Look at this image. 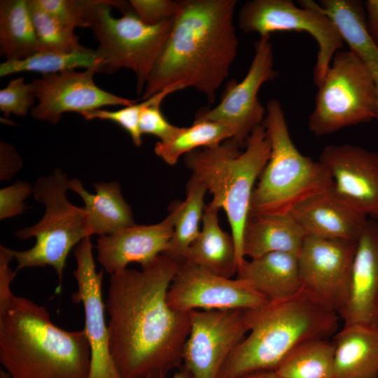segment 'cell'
<instances>
[{
  "instance_id": "cell-1",
  "label": "cell",
  "mask_w": 378,
  "mask_h": 378,
  "mask_svg": "<svg viewBox=\"0 0 378 378\" xmlns=\"http://www.w3.org/2000/svg\"><path fill=\"white\" fill-rule=\"evenodd\" d=\"M178 263L161 254L141 270L111 274L105 307L108 348L122 378H164L183 365L189 312L167 301Z\"/></svg>"
},
{
  "instance_id": "cell-2",
  "label": "cell",
  "mask_w": 378,
  "mask_h": 378,
  "mask_svg": "<svg viewBox=\"0 0 378 378\" xmlns=\"http://www.w3.org/2000/svg\"><path fill=\"white\" fill-rule=\"evenodd\" d=\"M236 0H181L171 32L148 76L142 100L172 85L202 93L209 104L227 78L239 41Z\"/></svg>"
},
{
  "instance_id": "cell-3",
  "label": "cell",
  "mask_w": 378,
  "mask_h": 378,
  "mask_svg": "<svg viewBox=\"0 0 378 378\" xmlns=\"http://www.w3.org/2000/svg\"><path fill=\"white\" fill-rule=\"evenodd\" d=\"M0 362L10 378H88L90 346L84 329L63 330L44 307L15 295L0 312Z\"/></svg>"
},
{
  "instance_id": "cell-4",
  "label": "cell",
  "mask_w": 378,
  "mask_h": 378,
  "mask_svg": "<svg viewBox=\"0 0 378 378\" xmlns=\"http://www.w3.org/2000/svg\"><path fill=\"white\" fill-rule=\"evenodd\" d=\"M248 332L223 365L217 378H239L274 370L300 344L329 339L338 329L339 315L302 288L293 297L246 310Z\"/></svg>"
},
{
  "instance_id": "cell-5",
  "label": "cell",
  "mask_w": 378,
  "mask_h": 378,
  "mask_svg": "<svg viewBox=\"0 0 378 378\" xmlns=\"http://www.w3.org/2000/svg\"><path fill=\"white\" fill-rule=\"evenodd\" d=\"M241 148L230 139L184 155L186 167L212 195L211 202L226 214L237 247L239 268L246 260L242 254V237L252 194L270 156V142L262 125L253 129L244 150Z\"/></svg>"
},
{
  "instance_id": "cell-6",
  "label": "cell",
  "mask_w": 378,
  "mask_h": 378,
  "mask_svg": "<svg viewBox=\"0 0 378 378\" xmlns=\"http://www.w3.org/2000/svg\"><path fill=\"white\" fill-rule=\"evenodd\" d=\"M265 108L262 125L270 142V156L253 192L250 214H288L330 188L332 180L319 161L295 146L280 102L270 99Z\"/></svg>"
},
{
  "instance_id": "cell-7",
  "label": "cell",
  "mask_w": 378,
  "mask_h": 378,
  "mask_svg": "<svg viewBox=\"0 0 378 378\" xmlns=\"http://www.w3.org/2000/svg\"><path fill=\"white\" fill-rule=\"evenodd\" d=\"M69 180L60 169L40 177L33 188L34 199L44 205L45 213L34 225L18 230L20 239L34 237V245L27 250H12L17 270L52 267L62 279L71 250L92 235L84 207L71 204L67 197Z\"/></svg>"
},
{
  "instance_id": "cell-8",
  "label": "cell",
  "mask_w": 378,
  "mask_h": 378,
  "mask_svg": "<svg viewBox=\"0 0 378 378\" xmlns=\"http://www.w3.org/2000/svg\"><path fill=\"white\" fill-rule=\"evenodd\" d=\"M89 27L99 45L96 52L100 71L113 74L122 68L136 76V93L143 94L148 76L172 30L173 21L149 25L130 5L114 18L113 7L120 10L123 1L89 0ZM130 3V2H129Z\"/></svg>"
},
{
  "instance_id": "cell-9",
  "label": "cell",
  "mask_w": 378,
  "mask_h": 378,
  "mask_svg": "<svg viewBox=\"0 0 378 378\" xmlns=\"http://www.w3.org/2000/svg\"><path fill=\"white\" fill-rule=\"evenodd\" d=\"M377 90L372 74L351 50L333 56L318 87L308 128L316 136L376 120Z\"/></svg>"
},
{
  "instance_id": "cell-10",
  "label": "cell",
  "mask_w": 378,
  "mask_h": 378,
  "mask_svg": "<svg viewBox=\"0 0 378 378\" xmlns=\"http://www.w3.org/2000/svg\"><path fill=\"white\" fill-rule=\"evenodd\" d=\"M300 7L290 0H252L240 8L239 27L245 33L260 36L277 31L309 34L318 45L313 81L318 88L322 83L334 55L343 47L344 41L337 27L312 0L299 1Z\"/></svg>"
},
{
  "instance_id": "cell-11",
  "label": "cell",
  "mask_w": 378,
  "mask_h": 378,
  "mask_svg": "<svg viewBox=\"0 0 378 378\" xmlns=\"http://www.w3.org/2000/svg\"><path fill=\"white\" fill-rule=\"evenodd\" d=\"M254 55L248 71L240 81L230 80L220 100L213 108L198 111L194 122L213 121L230 127L234 139L241 148L255 127L261 125L266 108L258 98L261 86L274 80L278 71L274 68L273 48L270 36H260L255 43Z\"/></svg>"
},
{
  "instance_id": "cell-12",
  "label": "cell",
  "mask_w": 378,
  "mask_h": 378,
  "mask_svg": "<svg viewBox=\"0 0 378 378\" xmlns=\"http://www.w3.org/2000/svg\"><path fill=\"white\" fill-rule=\"evenodd\" d=\"M247 309L193 310L183 351L192 378H217L227 358L248 332Z\"/></svg>"
},
{
  "instance_id": "cell-13",
  "label": "cell",
  "mask_w": 378,
  "mask_h": 378,
  "mask_svg": "<svg viewBox=\"0 0 378 378\" xmlns=\"http://www.w3.org/2000/svg\"><path fill=\"white\" fill-rule=\"evenodd\" d=\"M356 242L306 235L298 255L302 288L340 318L349 300Z\"/></svg>"
},
{
  "instance_id": "cell-14",
  "label": "cell",
  "mask_w": 378,
  "mask_h": 378,
  "mask_svg": "<svg viewBox=\"0 0 378 378\" xmlns=\"http://www.w3.org/2000/svg\"><path fill=\"white\" fill-rule=\"evenodd\" d=\"M167 301L172 309L184 312L252 309L269 302L245 280L218 276L186 262L179 265Z\"/></svg>"
},
{
  "instance_id": "cell-15",
  "label": "cell",
  "mask_w": 378,
  "mask_h": 378,
  "mask_svg": "<svg viewBox=\"0 0 378 378\" xmlns=\"http://www.w3.org/2000/svg\"><path fill=\"white\" fill-rule=\"evenodd\" d=\"M97 72L94 69L82 71L69 69L44 74L34 80L31 83L38 104L31 109V116L57 124L66 112H76L82 115L106 106H127L138 102L98 87L94 80Z\"/></svg>"
},
{
  "instance_id": "cell-16",
  "label": "cell",
  "mask_w": 378,
  "mask_h": 378,
  "mask_svg": "<svg viewBox=\"0 0 378 378\" xmlns=\"http://www.w3.org/2000/svg\"><path fill=\"white\" fill-rule=\"evenodd\" d=\"M92 247L88 237L74 250L76 267L73 274L78 289L71 296L74 302L81 303L84 308V330L91 351L88 378H122L109 351L106 307L102 298L103 271L96 270Z\"/></svg>"
},
{
  "instance_id": "cell-17",
  "label": "cell",
  "mask_w": 378,
  "mask_h": 378,
  "mask_svg": "<svg viewBox=\"0 0 378 378\" xmlns=\"http://www.w3.org/2000/svg\"><path fill=\"white\" fill-rule=\"evenodd\" d=\"M318 161L331 178L334 193L378 221V153L349 144L328 145Z\"/></svg>"
},
{
  "instance_id": "cell-18",
  "label": "cell",
  "mask_w": 378,
  "mask_h": 378,
  "mask_svg": "<svg viewBox=\"0 0 378 378\" xmlns=\"http://www.w3.org/2000/svg\"><path fill=\"white\" fill-rule=\"evenodd\" d=\"M175 204L169 215L153 225H134L97 241V260L110 275L121 272L130 263L141 268L150 265L167 248L174 232Z\"/></svg>"
},
{
  "instance_id": "cell-19",
  "label": "cell",
  "mask_w": 378,
  "mask_h": 378,
  "mask_svg": "<svg viewBox=\"0 0 378 378\" xmlns=\"http://www.w3.org/2000/svg\"><path fill=\"white\" fill-rule=\"evenodd\" d=\"M344 324L378 326V223L368 220L356 242Z\"/></svg>"
},
{
  "instance_id": "cell-20",
  "label": "cell",
  "mask_w": 378,
  "mask_h": 378,
  "mask_svg": "<svg viewBox=\"0 0 378 378\" xmlns=\"http://www.w3.org/2000/svg\"><path fill=\"white\" fill-rule=\"evenodd\" d=\"M290 214L306 235L355 241L368 220L331 188L299 204Z\"/></svg>"
},
{
  "instance_id": "cell-21",
  "label": "cell",
  "mask_w": 378,
  "mask_h": 378,
  "mask_svg": "<svg viewBox=\"0 0 378 378\" xmlns=\"http://www.w3.org/2000/svg\"><path fill=\"white\" fill-rule=\"evenodd\" d=\"M219 210L211 201L205 206L200 232L188 248L184 262L232 278L239 269L237 251L232 234L219 225Z\"/></svg>"
},
{
  "instance_id": "cell-22",
  "label": "cell",
  "mask_w": 378,
  "mask_h": 378,
  "mask_svg": "<svg viewBox=\"0 0 378 378\" xmlns=\"http://www.w3.org/2000/svg\"><path fill=\"white\" fill-rule=\"evenodd\" d=\"M237 278L246 281L269 302L286 300L302 288L298 255L288 253L273 252L245 260Z\"/></svg>"
},
{
  "instance_id": "cell-23",
  "label": "cell",
  "mask_w": 378,
  "mask_h": 378,
  "mask_svg": "<svg viewBox=\"0 0 378 378\" xmlns=\"http://www.w3.org/2000/svg\"><path fill=\"white\" fill-rule=\"evenodd\" d=\"M332 341L335 378H378V326L344 324Z\"/></svg>"
},
{
  "instance_id": "cell-24",
  "label": "cell",
  "mask_w": 378,
  "mask_h": 378,
  "mask_svg": "<svg viewBox=\"0 0 378 378\" xmlns=\"http://www.w3.org/2000/svg\"><path fill=\"white\" fill-rule=\"evenodd\" d=\"M305 237L290 214H251L243 232L242 254L250 259L273 252L298 255Z\"/></svg>"
},
{
  "instance_id": "cell-25",
  "label": "cell",
  "mask_w": 378,
  "mask_h": 378,
  "mask_svg": "<svg viewBox=\"0 0 378 378\" xmlns=\"http://www.w3.org/2000/svg\"><path fill=\"white\" fill-rule=\"evenodd\" d=\"M92 186L94 194L87 191L80 180H69V189L84 202L92 235H109L136 224L132 210L117 181L94 183Z\"/></svg>"
},
{
  "instance_id": "cell-26",
  "label": "cell",
  "mask_w": 378,
  "mask_h": 378,
  "mask_svg": "<svg viewBox=\"0 0 378 378\" xmlns=\"http://www.w3.org/2000/svg\"><path fill=\"white\" fill-rule=\"evenodd\" d=\"M318 4L332 21L349 50L372 74L378 97V46L367 29L364 3L358 0H321ZM376 120L378 122V110Z\"/></svg>"
},
{
  "instance_id": "cell-27",
  "label": "cell",
  "mask_w": 378,
  "mask_h": 378,
  "mask_svg": "<svg viewBox=\"0 0 378 378\" xmlns=\"http://www.w3.org/2000/svg\"><path fill=\"white\" fill-rule=\"evenodd\" d=\"M39 51L28 0L0 1V53L20 60Z\"/></svg>"
},
{
  "instance_id": "cell-28",
  "label": "cell",
  "mask_w": 378,
  "mask_h": 378,
  "mask_svg": "<svg viewBox=\"0 0 378 378\" xmlns=\"http://www.w3.org/2000/svg\"><path fill=\"white\" fill-rule=\"evenodd\" d=\"M207 192L203 183L193 174L186 186V197L175 204L176 216L174 232L162 255L178 263L185 260L186 251L200 232Z\"/></svg>"
},
{
  "instance_id": "cell-29",
  "label": "cell",
  "mask_w": 378,
  "mask_h": 378,
  "mask_svg": "<svg viewBox=\"0 0 378 378\" xmlns=\"http://www.w3.org/2000/svg\"><path fill=\"white\" fill-rule=\"evenodd\" d=\"M233 137L232 129L225 124L213 121L193 122L190 127H181L169 140L158 141L154 152L167 164L174 165L183 155L200 148L217 146Z\"/></svg>"
},
{
  "instance_id": "cell-30",
  "label": "cell",
  "mask_w": 378,
  "mask_h": 378,
  "mask_svg": "<svg viewBox=\"0 0 378 378\" xmlns=\"http://www.w3.org/2000/svg\"><path fill=\"white\" fill-rule=\"evenodd\" d=\"M334 362L332 341L316 339L295 348L274 371L282 378H335Z\"/></svg>"
},
{
  "instance_id": "cell-31",
  "label": "cell",
  "mask_w": 378,
  "mask_h": 378,
  "mask_svg": "<svg viewBox=\"0 0 378 378\" xmlns=\"http://www.w3.org/2000/svg\"><path fill=\"white\" fill-rule=\"evenodd\" d=\"M100 65L96 50L87 48L71 53L37 51L23 59L1 63L0 77L23 71L51 74L76 68L94 69L100 72Z\"/></svg>"
},
{
  "instance_id": "cell-32",
  "label": "cell",
  "mask_w": 378,
  "mask_h": 378,
  "mask_svg": "<svg viewBox=\"0 0 378 378\" xmlns=\"http://www.w3.org/2000/svg\"><path fill=\"white\" fill-rule=\"evenodd\" d=\"M34 22L39 51L71 53L85 48L80 44L78 36L71 28L28 0Z\"/></svg>"
},
{
  "instance_id": "cell-33",
  "label": "cell",
  "mask_w": 378,
  "mask_h": 378,
  "mask_svg": "<svg viewBox=\"0 0 378 378\" xmlns=\"http://www.w3.org/2000/svg\"><path fill=\"white\" fill-rule=\"evenodd\" d=\"M181 90L183 88L180 85H172L148 99H143L141 102H136L117 111L99 108L85 113L82 116L88 120L99 119L110 120L118 124L129 134L133 144L136 146H140L142 145L143 140L139 122L142 111L151 103L160 99H164L169 94Z\"/></svg>"
},
{
  "instance_id": "cell-34",
  "label": "cell",
  "mask_w": 378,
  "mask_h": 378,
  "mask_svg": "<svg viewBox=\"0 0 378 378\" xmlns=\"http://www.w3.org/2000/svg\"><path fill=\"white\" fill-rule=\"evenodd\" d=\"M36 98L31 83H25L22 77L11 79L0 90V111L6 118L11 113L20 117L26 116L34 106Z\"/></svg>"
},
{
  "instance_id": "cell-35",
  "label": "cell",
  "mask_w": 378,
  "mask_h": 378,
  "mask_svg": "<svg viewBox=\"0 0 378 378\" xmlns=\"http://www.w3.org/2000/svg\"><path fill=\"white\" fill-rule=\"evenodd\" d=\"M88 1L34 0L41 9L73 29L89 27Z\"/></svg>"
},
{
  "instance_id": "cell-36",
  "label": "cell",
  "mask_w": 378,
  "mask_h": 378,
  "mask_svg": "<svg viewBox=\"0 0 378 378\" xmlns=\"http://www.w3.org/2000/svg\"><path fill=\"white\" fill-rule=\"evenodd\" d=\"M129 2L139 19L149 25L173 21L180 7V1L130 0Z\"/></svg>"
},
{
  "instance_id": "cell-37",
  "label": "cell",
  "mask_w": 378,
  "mask_h": 378,
  "mask_svg": "<svg viewBox=\"0 0 378 378\" xmlns=\"http://www.w3.org/2000/svg\"><path fill=\"white\" fill-rule=\"evenodd\" d=\"M164 99H158L148 105L141 112L139 118V130L141 134L153 135L165 141L173 137L181 127L170 123L161 110Z\"/></svg>"
},
{
  "instance_id": "cell-38",
  "label": "cell",
  "mask_w": 378,
  "mask_h": 378,
  "mask_svg": "<svg viewBox=\"0 0 378 378\" xmlns=\"http://www.w3.org/2000/svg\"><path fill=\"white\" fill-rule=\"evenodd\" d=\"M33 188L29 183L18 181L0 190V219L13 218L26 209L24 200L31 193Z\"/></svg>"
},
{
  "instance_id": "cell-39",
  "label": "cell",
  "mask_w": 378,
  "mask_h": 378,
  "mask_svg": "<svg viewBox=\"0 0 378 378\" xmlns=\"http://www.w3.org/2000/svg\"><path fill=\"white\" fill-rule=\"evenodd\" d=\"M14 259L12 249L3 245L0 246V312L10 304L15 295L10 289L16 271L10 267V261Z\"/></svg>"
},
{
  "instance_id": "cell-40",
  "label": "cell",
  "mask_w": 378,
  "mask_h": 378,
  "mask_svg": "<svg viewBox=\"0 0 378 378\" xmlns=\"http://www.w3.org/2000/svg\"><path fill=\"white\" fill-rule=\"evenodd\" d=\"M22 167V160L13 146L0 143V178L10 179Z\"/></svg>"
},
{
  "instance_id": "cell-41",
  "label": "cell",
  "mask_w": 378,
  "mask_h": 378,
  "mask_svg": "<svg viewBox=\"0 0 378 378\" xmlns=\"http://www.w3.org/2000/svg\"><path fill=\"white\" fill-rule=\"evenodd\" d=\"M364 6L368 33L378 46V0H367Z\"/></svg>"
},
{
  "instance_id": "cell-42",
  "label": "cell",
  "mask_w": 378,
  "mask_h": 378,
  "mask_svg": "<svg viewBox=\"0 0 378 378\" xmlns=\"http://www.w3.org/2000/svg\"><path fill=\"white\" fill-rule=\"evenodd\" d=\"M239 378H282L274 370H265L250 373Z\"/></svg>"
},
{
  "instance_id": "cell-43",
  "label": "cell",
  "mask_w": 378,
  "mask_h": 378,
  "mask_svg": "<svg viewBox=\"0 0 378 378\" xmlns=\"http://www.w3.org/2000/svg\"><path fill=\"white\" fill-rule=\"evenodd\" d=\"M164 378H168L164 377ZM169 378H192L190 373L182 365L174 375Z\"/></svg>"
},
{
  "instance_id": "cell-44",
  "label": "cell",
  "mask_w": 378,
  "mask_h": 378,
  "mask_svg": "<svg viewBox=\"0 0 378 378\" xmlns=\"http://www.w3.org/2000/svg\"><path fill=\"white\" fill-rule=\"evenodd\" d=\"M0 378H10V375L4 370H0Z\"/></svg>"
}]
</instances>
